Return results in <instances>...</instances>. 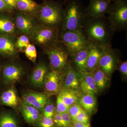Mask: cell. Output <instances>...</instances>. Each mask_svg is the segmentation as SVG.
Returning a JSON list of instances; mask_svg holds the SVG:
<instances>
[{"instance_id": "6da1fadb", "label": "cell", "mask_w": 127, "mask_h": 127, "mask_svg": "<svg viewBox=\"0 0 127 127\" xmlns=\"http://www.w3.org/2000/svg\"><path fill=\"white\" fill-rule=\"evenodd\" d=\"M82 31L89 43H96L106 47L111 46L114 32L111 30L106 16H87Z\"/></svg>"}, {"instance_id": "7a4b0ae2", "label": "cell", "mask_w": 127, "mask_h": 127, "mask_svg": "<svg viewBox=\"0 0 127 127\" xmlns=\"http://www.w3.org/2000/svg\"><path fill=\"white\" fill-rule=\"evenodd\" d=\"M87 17L86 9L81 0H70L64 10V17L59 32L82 31Z\"/></svg>"}, {"instance_id": "3957f363", "label": "cell", "mask_w": 127, "mask_h": 127, "mask_svg": "<svg viewBox=\"0 0 127 127\" xmlns=\"http://www.w3.org/2000/svg\"><path fill=\"white\" fill-rule=\"evenodd\" d=\"M40 24L48 27L60 29L64 17V10L58 3L46 1L37 13Z\"/></svg>"}, {"instance_id": "277c9868", "label": "cell", "mask_w": 127, "mask_h": 127, "mask_svg": "<svg viewBox=\"0 0 127 127\" xmlns=\"http://www.w3.org/2000/svg\"><path fill=\"white\" fill-rule=\"evenodd\" d=\"M108 21L111 30L115 33L123 31L127 27V2L118 0L111 4L107 13Z\"/></svg>"}, {"instance_id": "5b68a950", "label": "cell", "mask_w": 127, "mask_h": 127, "mask_svg": "<svg viewBox=\"0 0 127 127\" xmlns=\"http://www.w3.org/2000/svg\"><path fill=\"white\" fill-rule=\"evenodd\" d=\"M59 31L58 28L37 24L30 38L36 44L47 48L60 42Z\"/></svg>"}, {"instance_id": "8992f818", "label": "cell", "mask_w": 127, "mask_h": 127, "mask_svg": "<svg viewBox=\"0 0 127 127\" xmlns=\"http://www.w3.org/2000/svg\"><path fill=\"white\" fill-rule=\"evenodd\" d=\"M59 41L65 46L69 55L88 47V41L80 30L66 31L59 32Z\"/></svg>"}, {"instance_id": "52a82bcc", "label": "cell", "mask_w": 127, "mask_h": 127, "mask_svg": "<svg viewBox=\"0 0 127 127\" xmlns=\"http://www.w3.org/2000/svg\"><path fill=\"white\" fill-rule=\"evenodd\" d=\"M61 42L45 48V53L50 60V66L53 70L62 71L68 63L69 53Z\"/></svg>"}, {"instance_id": "ba28073f", "label": "cell", "mask_w": 127, "mask_h": 127, "mask_svg": "<svg viewBox=\"0 0 127 127\" xmlns=\"http://www.w3.org/2000/svg\"><path fill=\"white\" fill-rule=\"evenodd\" d=\"M117 50L111 46L106 48L100 58L98 67L109 77L116 70L118 65L119 60Z\"/></svg>"}, {"instance_id": "9c48e42d", "label": "cell", "mask_w": 127, "mask_h": 127, "mask_svg": "<svg viewBox=\"0 0 127 127\" xmlns=\"http://www.w3.org/2000/svg\"><path fill=\"white\" fill-rule=\"evenodd\" d=\"M63 81L62 71L52 70L48 73L45 79L44 93L49 97L58 95L62 88Z\"/></svg>"}, {"instance_id": "30bf717a", "label": "cell", "mask_w": 127, "mask_h": 127, "mask_svg": "<svg viewBox=\"0 0 127 127\" xmlns=\"http://www.w3.org/2000/svg\"><path fill=\"white\" fill-rule=\"evenodd\" d=\"M62 72L64 76L62 88L80 92L79 72L75 69L70 61Z\"/></svg>"}, {"instance_id": "8fae6325", "label": "cell", "mask_w": 127, "mask_h": 127, "mask_svg": "<svg viewBox=\"0 0 127 127\" xmlns=\"http://www.w3.org/2000/svg\"><path fill=\"white\" fill-rule=\"evenodd\" d=\"M16 31L30 38L37 24L32 16L18 12L16 14L14 20Z\"/></svg>"}, {"instance_id": "7c38bea8", "label": "cell", "mask_w": 127, "mask_h": 127, "mask_svg": "<svg viewBox=\"0 0 127 127\" xmlns=\"http://www.w3.org/2000/svg\"><path fill=\"white\" fill-rule=\"evenodd\" d=\"M23 74V68L17 64H7L2 68V79L4 83L6 85L15 84L20 80Z\"/></svg>"}, {"instance_id": "4fadbf2b", "label": "cell", "mask_w": 127, "mask_h": 127, "mask_svg": "<svg viewBox=\"0 0 127 127\" xmlns=\"http://www.w3.org/2000/svg\"><path fill=\"white\" fill-rule=\"evenodd\" d=\"M106 48L96 43H89L87 71L92 72L98 67L100 58Z\"/></svg>"}, {"instance_id": "5bb4252c", "label": "cell", "mask_w": 127, "mask_h": 127, "mask_svg": "<svg viewBox=\"0 0 127 127\" xmlns=\"http://www.w3.org/2000/svg\"><path fill=\"white\" fill-rule=\"evenodd\" d=\"M111 2L108 0H90L88 6L86 9L89 17H100L107 14Z\"/></svg>"}, {"instance_id": "9a60e30c", "label": "cell", "mask_w": 127, "mask_h": 127, "mask_svg": "<svg viewBox=\"0 0 127 127\" xmlns=\"http://www.w3.org/2000/svg\"><path fill=\"white\" fill-rule=\"evenodd\" d=\"M16 40L13 36L0 34V55L10 58L17 56Z\"/></svg>"}, {"instance_id": "2e32d148", "label": "cell", "mask_w": 127, "mask_h": 127, "mask_svg": "<svg viewBox=\"0 0 127 127\" xmlns=\"http://www.w3.org/2000/svg\"><path fill=\"white\" fill-rule=\"evenodd\" d=\"M22 101L42 111L43 108L50 101L49 97L45 93L28 92L23 95Z\"/></svg>"}, {"instance_id": "e0dca14e", "label": "cell", "mask_w": 127, "mask_h": 127, "mask_svg": "<svg viewBox=\"0 0 127 127\" xmlns=\"http://www.w3.org/2000/svg\"><path fill=\"white\" fill-rule=\"evenodd\" d=\"M80 79V91L82 94L96 95L98 93L93 73L90 72H78Z\"/></svg>"}, {"instance_id": "ac0fdd59", "label": "cell", "mask_w": 127, "mask_h": 127, "mask_svg": "<svg viewBox=\"0 0 127 127\" xmlns=\"http://www.w3.org/2000/svg\"><path fill=\"white\" fill-rule=\"evenodd\" d=\"M21 113L25 122L31 125H35L41 114L38 109L22 100L21 102Z\"/></svg>"}, {"instance_id": "d6986e66", "label": "cell", "mask_w": 127, "mask_h": 127, "mask_svg": "<svg viewBox=\"0 0 127 127\" xmlns=\"http://www.w3.org/2000/svg\"><path fill=\"white\" fill-rule=\"evenodd\" d=\"M48 72V69L45 64L43 63H40L34 68L30 76L31 83L37 87H43L46 76Z\"/></svg>"}, {"instance_id": "ffe728a7", "label": "cell", "mask_w": 127, "mask_h": 127, "mask_svg": "<svg viewBox=\"0 0 127 127\" xmlns=\"http://www.w3.org/2000/svg\"><path fill=\"white\" fill-rule=\"evenodd\" d=\"M89 52L88 46L83 50L70 55L74 67L78 72L87 71V63Z\"/></svg>"}, {"instance_id": "44dd1931", "label": "cell", "mask_w": 127, "mask_h": 127, "mask_svg": "<svg viewBox=\"0 0 127 127\" xmlns=\"http://www.w3.org/2000/svg\"><path fill=\"white\" fill-rule=\"evenodd\" d=\"M0 102L3 105L11 107L14 109L20 106L21 102L17 91L12 87L3 92L0 96Z\"/></svg>"}, {"instance_id": "7402d4cb", "label": "cell", "mask_w": 127, "mask_h": 127, "mask_svg": "<svg viewBox=\"0 0 127 127\" xmlns=\"http://www.w3.org/2000/svg\"><path fill=\"white\" fill-rule=\"evenodd\" d=\"M82 93L79 91H72L62 88L58 95L66 105L70 107L74 104H79Z\"/></svg>"}, {"instance_id": "603a6c76", "label": "cell", "mask_w": 127, "mask_h": 127, "mask_svg": "<svg viewBox=\"0 0 127 127\" xmlns=\"http://www.w3.org/2000/svg\"><path fill=\"white\" fill-rule=\"evenodd\" d=\"M39 7L33 0H16V8L21 12L32 16L36 15Z\"/></svg>"}, {"instance_id": "cb8c5ba5", "label": "cell", "mask_w": 127, "mask_h": 127, "mask_svg": "<svg viewBox=\"0 0 127 127\" xmlns=\"http://www.w3.org/2000/svg\"><path fill=\"white\" fill-rule=\"evenodd\" d=\"M79 104L89 116L92 115L95 112L96 107V98L95 95L89 94H82Z\"/></svg>"}, {"instance_id": "d4e9b609", "label": "cell", "mask_w": 127, "mask_h": 127, "mask_svg": "<svg viewBox=\"0 0 127 127\" xmlns=\"http://www.w3.org/2000/svg\"><path fill=\"white\" fill-rule=\"evenodd\" d=\"M16 31L14 19L8 15H0V34L14 36Z\"/></svg>"}, {"instance_id": "484cf974", "label": "cell", "mask_w": 127, "mask_h": 127, "mask_svg": "<svg viewBox=\"0 0 127 127\" xmlns=\"http://www.w3.org/2000/svg\"><path fill=\"white\" fill-rule=\"evenodd\" d=\"M92 73L98 91L100 92L103 91L109 83V77L99 67Z\"/></svg>"}, {"instance_id": "4316f807", "label": "cell", "mask_w": 127, "mask_h": 127, "mask_svg": "<svg viewBox=\"0 0 127 127\" xmlns=\"http://www.w3.org/2000/svg\"><path fill=\"white\" fill-rule=\"evenodd\" d=\"M0 127H19L18 120L15 116L9 112L0 114Z\"/></svg>"}, {"instance_id": "83f0119b", "label": "cell", "mask_w": 127, "mask_h": 127, "mask_svg": "<svg viewBox=\"0 0 127 127\" xmlns=\"http://www.w3.org/2000/svg\"><path fill=\"white\" fill-rule=\"evenodd\" d=\"M35 126L36 127H56L53 117L50 118L41 115Z\"/></svg>"}, {"instance_id": "f1b7e54d", "label": "cell", "mask_w": 127, "mask_h": 127, "mask_svg": "<svg viewBox=\"0 0 127 127\" xmlns=\"http://www.w3.org/2000/svg\"><path fill=\"white\" fill-rule=\"evenodd\" d=\"M30 38L25 35H22L16 40V47L17 50L22 51H25L28 45L30 44Z\"/></svg>"}, {"instance_id": "f546056e", "label": "cell", "mask_w": 127, "mask_h": 127, "mask_svg": "<svg viewBox=\"0 0 127 127\" xmlns=\"http://www.w3.org/2000/svg\"><path fill=\"white\" fill-rule=\"evenodd\" d=\"M24 52L26 56L33 63H35L37 53L36 48L34 45L30 43L27 47L25 48Z\"/></svg>"}, {"instance_id": "4dcf8cb0", "label": "cell", "mask_w": 127, "mask_h": 127, "mask_svg": "<svg viewBox=\"0 0 127 127\" xmlns=\"http://www.w3.org/2000/svg\"><path fill=\"white\" fill-rule=\"evenodd\" d=\"M55 108L54 103L49 101L42 110V116L48 117H53L55 113Z\"/></svg>"}, {"instance_id": "1f68e13d", "label": "cell", "mask_w": 127, "mask_h": 127, "mask_svg": "<svg viewBox=\"0 0 127 127\" xmlns=\"http://www.w3.org/2000/svg\"><path fill=\"white\" fill-rule=\"evenodd\" d=\"M69 107V106L63 102L60 97L58 95L56 101V106L55 108V113L61 114L64 113H68Z\"/></svg>"}, {"instance_id": "d6a6232c", "label": "cell", "mask_w": 127, "mask_h": 127, "mask_svg": "<svg viewBox=\"0 0 127 127\" xmlns=\"http://www.w3.org/2000/svg\"><path fill=\"white\" fill-rule=\"evenodd\" d=\"M72 120L85 124L90 123V118L89 114L84 110L81 112Z\"/></svg>"}, {"instance_id": "836d02e7", "label": "cell", "mask_w": 127, "mask_h": 127, "mask_svg": "<svg viewBox=\"0 0 127 127\" xmlns=\"http://www.w3.org/2000/svg\"><path fill=\"white\" fill-rule=\"evenodd\" d=\"M83 110L79 104H74L69 107L68 113L73 120Z\"/></svg>"}, {"instance_id": "e575fe53", "label": "cell", "mask_w": 127, "mask_h": 127, "mask_svg": "<svg viewBox=\"0 0 127 127\" xmlns=\"http://www.w3.org/2000/svg\"><path fill=\"white\" fill-rule=\"evenodd\" d=\"M53 118L56 127H66L61 114L55 113Z\"/></svg>"}, {"instance_id": "d590c367", "label": "cell", "mask_w": 127, "mask_h": 127, "mask_svg": "<svg viewBox=\"0 0 127 127\" xmlns=\"http://www.w3.org/2000/svg\"><path fill=\"white\" fill-rule=\"evenodd\" d=\"M118 69L120 73L123 76L125 77H127V62H122L118 64Z\"/></svg>"}, {"instance_id": "8d00e7d4", "label": "cell", "mask_w": 127, "mask_h": 127, "mask_svg": "<svg viewBox=\"0 0 127 127\" xmlns=\"http://www.w3.org/2000/svg\"><path fill=\"white\" fill-rule=\"evenodd\" d=\"M61 114L66 127H71L72 120L69 114L68 113H64Z\"/></svg>"}, {"instance_id": "74e56055", "label": "cell", "mask_w": 127, "mask_h": 127, "mask_svg": "<svg viewBox=\"0 0 127 127\" xmlns=\"http://www.w3.org/2000/svg\"><path fill=\"white\" fill-rule=\"evenodd\" d=\"M9 10L16 8V0H4Z\"/></svg>"}, {"instance_id": "f35d334b", "label": "cell", "mask_w": 127, "mask_h": 127, "mask_svg": "<svg viewBox=\"0 0 127 127\" xmlns=\"http://www.w3.org/2000/svg\"><path fill=\"white\" fill-rule=\"evenodd\" d=\"M71 127H91V126L90 123H83L72 120Z\"/></svg>"}, {"instance_id": "ab89813d", "label": "cell", "mask_w": 127, "mask_h": 127, "mask_svg": "<svg viewBox=\"0 0 127 127\" xmlns=\"http://www.w3.org/2000/svg\"><path fill=\"white\" fill-rule=\"evenodd\" d=\"M9 10L4 0H0V12Z\"/></svg>"}, {"instance_id": "60d3db41", "label": "cell", "mask_w": 127, "mask_h": 127, "mask_svg": "<svg viewBox=\"0 0 127 127\" xmlns=\"http://www.w3.org/2000/svg\"><path fill=\"white\" fill-rule=\"evenodd\" d=\"M108 0L109 1L112 2V1H114H114H116L118 0Z\"/></svg>"}]
</instances>
